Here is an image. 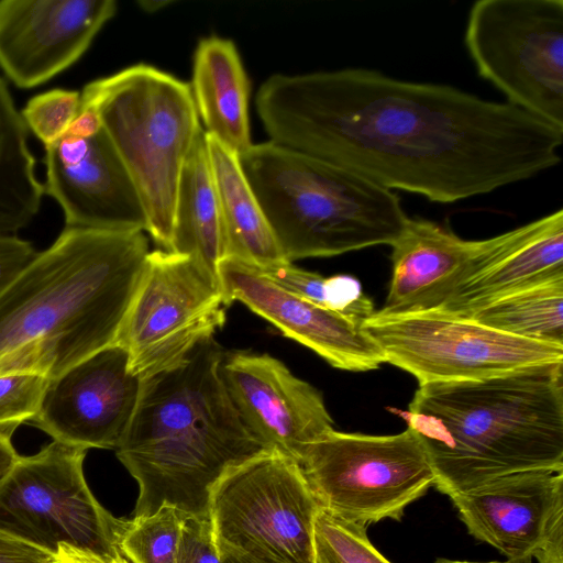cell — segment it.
Here are the masks:
<instances>
[{
	"label": "cell",
	"mask_w": 563,
	"mask_h": 563,
	"mask_svg": "<svg viewBox=\"0 0 563 563\" xmlns=\"http://www.w3.org/2000/svg\"><path fill=\"white\" fill-rule=\"evenodd\" d=\"M0 563H59L57 554L0 530Z\"/></svg>",
	"instance_id": "33"
},
{
	"label": "cell",
	"mask_w": 563,
	"mask_h": 563,
	"mask_svg": "<svg viewBox=\"0 0 563 563\" xmlns=\"http://www.w3.org/2000/svg\"><path fill=\"white\" fill-rule=\"evenodd\" d=\"M142 378L119 344L108 345L49 379L30 424L68 445L118 446L136 407Z\"/></svg>",
	"instance_id": "13"
},
{
	"label": "cell",
	"mask_w": 563,
	"mask_h": 563,
	"mask_svg": "<svg viewBox=\"0 0 563 563\" xmlns=\"http://www.w3.org/2000/svg\"><path fill=\"white\" fill-rule=\"evenodd\" d=\"M205 139L224 229L225 258L256 269L290 263L280 250L239 155L206 132Z\"/></svg>",
	"instance_id": "22"
},
{
	"label": "cell",
	"mask_w": 563,
	"mask_h": 563,
	"mask_svg": "<svg viewBox=\"0 0 563 563\" xmlns=\"http://www.w3.org/2000/svg\"><path fill=\"white\" fill-rule=\"evenodd\" d=\"M299 464L321 511L367 527L400 520L405 509L434 485V473L417 435L339 432L309 445Z\"/></svg>",
	"instance_id": "8"
},
{
	"label": "cell",
	"mask_w": 563,
	"mask_h": 563,
	"mask_svg": "<svg viewBox=\"0 0 563 563\" xmlns=\"http://www.w3.org/2000/svg\"><path fill=\"white\" fill-rule=\"evenodd\" d=\"M316 563H390L369 541L366 527L319 511L313 531Z\"/></svg>",
	"instance_id": "28"
},
{
	"label": "cell",
	"mask_w": 563,
	"mask_h": 563,
	"mask_svg": "<svg viewBox=\"0 0 563 563\" xmlns=\"http://www.w3.org/2000/svg\"><path fill=\"white\" fill-rule=\"evenodd\" d=\"M169 252L196 257L218 278L219 265L227 257L224 229L205 132L192 146L180 174Z\"/></svg>",
	"instance_id": "23"
},
{
	"label": "cell",
	"mask_w": 563,
	"mask_h": 563,
	"mask_svg": "<svg viewBox=\"0 0 563 563\" xmlns=\"http://www.w3.org/2000/svg\"><path fill=\"white\" fill-rule=\"evenodd\" d=\"M189 515L172 505L133 517L120 541L121 553L132 563H176L178 542Z\"/></svg>",
	"instance_id": "27"
},
{
	"label": "cell",
	"mask_w": 563,
	"mask_h": 563,
	"mask_svg": "<svg viewBox=\"0 0 563 563\" xmlns=\"http://www.w3.org/2000/svg\"><path fill=\"white\" fill-rule=\"evenodd\" d=\"M467 318L510 335L563 346V277L498 298Z\"/></svg>",
	"instance_id": "25"
},
{
	"label": "cell",
	"mask_w": 563,
	"mask_h": 563,
	"mask_svg": "<svg viewBox=\"0 0 563 563\" xmlns=\"http://www.w3.org/2000/svg\"><path fill=\"white\" fill-rule=\"evenodd\" d=\"M80 98L98 113L133 181L145 231L162 250L170 251L180 174L205 132L189 84L137 64L90 81Z\"/></svg>",
	"instance_id": "6"
},
{
	"label": "cell",
	"mask_w": 563,
	"mask_h": 563,
	"mask_svg": "<svg viewBox=\"0 0 563 563\" xmlns=\"http://www.w3.org/2000/svg\"><path fill=\"white\" fill-rule=\"evenodd\" d=\"M114 0H1L0 68L31 89L75 64L117 13Z\"/></svg>",
	"instance_id": "14"
},
{
	"label": "cell",
	"mask_w": 563,
	"mask_h": 563,
	"mask_svg": "<svg viewBox=\"0 0 563 563\" xmlns=\"http://www.w3.org/2000/svg\"><path fill=\"white\" fill-rule=\"evenodd\" d=\"M218 273L227 306L242 302L331 366L364 372L385 363L382 350L362 322L290 292L236 260H223Z\"/></svg>",
	"instance_id": "17"
},
{
	"label": "cell",
	"mask_w": 563,
	"mask_h": 563,
	"mask_svg": "<svg viewBox=\"0 0 563 563\" xmlns=\"http://www.w3.org/2000/svg\"><path fill=\"white\" fill-rule=\"evenodd\" d=\"M48 382L30 373L0 375V433L12 438L20 424L35 418Z\"/></svg>",
	"instance_id": "30"
},
{
	"label": "cell",
	"mask_w": 563,
	"mask_h": 563,
	"mask_svg": "<svg viewBox=\"0 0 563 563\" xmlns=\"http://www.w3.org/2000/svg\"><path fill=\"white\" fill-rule=\"evenodd\" d=\"M57 556L59 563H132L122 553L99 555L67 544L59 545Z\"/></svg>",
	"instance_id": "34"
},
{
	"label": "cell",
	"mask_w": 563,
	"mask_h": 563,
	"mask_svg": "<svg viewBox=\"0 0 563 563\" xmlns=\"http://www.w3.org/2000/svg\"><path fill=\"white\" fill-rule=\"evenodd\" d=\"M189 88L205 132L236 155L244 154L253 145L250 81L231 40L211 35L198 42Z\"/></svg>",
	"instance_id": "21"
},
{
	"label": "cell",
	"mask_w": 563,
	"mask_h": 563,
	"mask_svg": "<svg viewBox=\"0 0 563 563\" xmlns=\"http://www.w3.org/2000/svg\"><path fill=\"white\" fill-rule=\"evenodd\" d=\"M102 129L100 118L95 109L80 103V109L66 135L89 137Z\"/></svg>",
	"instance_id": "35"
},
{
	"label": "cell",
	"mask_w": 563,
	"mask_h": 563,
	"mask_svg": "<svg viewBox=\"0 0 563 563\" xmlns=\"http://www.w3.org/2000/svg\"><path fill=\"white\" fill-rule=\"evenodd\" d=\"M391 279L384 306L377 312L404 314L439 310L452 295L474 251L476 241L422 218H408L391 243Z\"/></svg>",
	"instance_id": "20"
},
{
	"label": "cell",
	"mask_w": 563,
	"mask_h": 563,
	"mask_svg": "<svg viewBox=\"0 0 563 563\" xmlns=\"http://www.w3.org/2000/svg\"><path fill=\"white\" fill-rule=\"evenodd\" d=\"M220 280L196 257L150 252L115 344L141 378L181 363L225 323Z\"/></svg>",
	"instance_id": "11"
},
{
	"label": "cell",
	"mask_w": 563,
	"mask_h": 563,
	"mask_svg": "<svg viewBox=\"0 0 563 563\" xmlns=\"http://www.w3.org/2000/svg\"><path fill=\"white\" fill-rule=\"evenodd\" d=\"M464 42L508 103L563 129L562 0H478Z\"/></svg>",
	"instance_id": "9"
},
{
	"label": "cell",
	"mask_w": 563,
	"mask_h": 563,
	"mask_svg": "<svg viewBox=\"0 0 563 563\" xmlns=\"http://www.w3.org/2000/svg\"><path fill=\"white\" fill-rule=\"evenodd\" d=\"M80 103L79 91L56 88L32 97L21 110V115L27 131L45 147L66 135Z\"/></svg>",
	"instance_id": "29"
},
{
	"label": "cell",
	"mask_w": 563,
	"mask_h": 563,
	"mask_svg": "<svg viewBox=\"0 0 563 563\" xmlns=\"http://www.w3.org/2000/svg\"><path fill=\"white\" fill-rule=\"evenodd\" d=\"M20 455L14 450L11 437L0 433V486L15 465Z\"/></svg>",
	"instance_id": "36"
},
{
	"label": "cell",
	"mask_w": 563,
	"mask_h": 563,
	"mask_svg": "<svg viewBox=\"0 0 563 563\" xmlns=\"http://www.w3.org/2000/svg\"><path fill=\"white\" fill-rule=\"evenodd\" d=\"M220 376L247 428L298 463L309 445L333 430L322 394L268 354H224Z\"/></svg>",
	"instance_id": "15"
},
{
	"label": "cell",
	"mask_w": 563,
	"mask_h": 563,
	"mask_svg": "<svg viewBox=\"0 0 563 563\" xmlns=\"http://www.w3.org/2000/svg\"><path fill=\"white\" fill-rule=\"evenodd\" d=\"M405 418L449 497L508 474L563 472V363L419 385Z\"/></svg>",
	"instance_id": "4"
},
{
	"label": "cell",
	"mask_w": 563,
	"mask_h": 563,
	"mask_svg": "<svg viewBox=\"0 0 563 563\" xmlns=\"http://www.w3.org/2000/svg\"><path fill=\"white\" fill-rule=\"evenodd\" d=\"M148 253L141 230L65 227L0 295V375L53 379L113 344Z\"/></svg>",
	"instance_id": "2"
},
{
	"label": "cell",
	"mask_w": 563,
	"mask_h": 563,
	"mask_svg": "<svg viewBox=\"0 0 563 563\" xmlns=\"http://www.w3.org/2000/svg\"><path fill=\"white\" fill-rule=\"evenodd\" d=\"M255 104L271 142L432 202L489 194L562 161V128L508 102L372 69L275 74Z\"/></svg>",
	"instance_id": "1"
},
{
	"label": "cell",
	"mask_w": 563,
	"mask_h": 563,
	"mask_svg": "<svg viewBox=\"0 0 563 563\" xmlns=\"http://www.w3.org/2000/svg\"><path fill=\"white\" fill-rule=\"evenodd\" d=\"M362 327L382 350L385 363L408 372L419 385L484 379L563 363V346L510 335L440 310L375 311Z\"/></svg>",
	"instance_id": "12"
},
{
	"label": "cell",
	"mask_w": 563,
	"mask_h": 563,
	"mask_svg": "<svg viewBox=\"0 0 563 563\" xmlns=\"http://www.w3.org/2000/svg\"><path fill=\"white\" fill-rule=\"evenodd\" d=\"M45 165L44 192L62 208L66 227L145 231L139 194L103 129L45 146Z\"/></svg>",
	"instance_id": "16"
},
{
	"label": "cell",
	"mask_w": 563,
	"mask_h": 563,
	"mask_svg": "<svg viewBox=\"0 0 563 563\" xmlns=\"http://www.w3.org/2000/svg\"><path fill=\"white\" fill-rule=\"evenodd\" d=\"M140 8L147 13H155L165 7L172 4L168 0H143L137 2Z\"/></svg>",
	"instance_id": "38"
},
{
	"label": "cell",
	"mask_w": 563,
	"mask_h": 563,
	"mask_svg": "<svg viewBox=\"0 0 563 563\" xmlns=\"http://www.w3.org/2000/svg\"><path fill=\"white\" fill-rule=\"evenodd\" d=\"M27 129L0 77V233L16 234L37 214L44 186L35 173Z\"/></svg>",
	"instance_id": "24"
},
{
	"label": "cell",
	"mask_w": 563,
	"mask_h": 563,
	"mask_svg": "<svg viewBox=\"0 0 563 563\" xmlns=\"http://www.w3.org/2000/svg\"><path fill=\"white\" fill-rule=\"evenodd\" d=\"M257 271L282 288L362 323L375 312L373 300L353 276L323 277L292 263Z\"/></svg>",
	"instance_id": "26"
},
{
	"label": "cell",
	"mask_w": 563,
	"mask_h": 563,
	"mask_svg": "<svg viewBox=\"0 0 563 563\" xmlns=\"http://www.w3.org/2000/svg\"><path fill=\"white\" fill-rule=\"evenodd\" d=\"M239 158L290 263L391 245L409 218L393 190L271 141Z\"/></svg>",
	"instance_id": "5"
},
{
	"label": "cell",
	"mask_w": 563,
	"mask_h": 563,
	"mask_svg": "<svg viewBox=\"0 0 563 563\" xmlns=\"http://www.w3.org/2000/svg\"><path fill=\"white\" fill-rule=\"evenodd\" d=\"M86 452L53 440L20 456L0 486V530L54 554L62 544L121 553L129 520L114 517L91 493L82 470Z\"/></svg>",
	"instance_id": "10"
},
{
	"label": "cell",
	"mask_w": 563,
	"mask_h": 563,
	"mask_svg": "<svg viewBox=\"0 0 563 563\" xmlns=\"http://www.w3.org/2000/svg\"><path fill=\"white\" fill-rule=\"evenodd\" d=\"M319 511L300 464L276 449L229 468L209 498L219 552L276 563H316Z\"/></svg>",
	"instance_id": "7"
},
{
	"label": "cell",
	"mask_w": 563,
	"mask_h": 563,
	"mask_svg": "<svg viewBox=\"0 0 563 563\" xmlns=\"http://www.w3.org/2000/svg\"><path fill=\"white\" fill-rule=\"evenodd\" d=\"M176 563H221L210 516L189 515L185 519Z\"/></svg>",
	"instance_id": "31"
},
{
	"label": "cell",
	"mask_w": 563,
	"mask_h": 563,
	"mask_svg": "<svg viewBox=\"0 0 563 563\" xmlns=\"http://www.w3.org/2000/svg\"><path fill=\"white\" fill-rule=\"evenodd\" d=\"M563 277V210L477 240L475 251L440 311L470 317L512 292Z\"/></svg>",
	"instance_id": "19"
},
{
	"label": "cell",
	"mask_w": 563,
	"mask_h": 563,
	"mask_svg": "<svg viewBox=\"0 0 563 563\" xmlns=\"http://www.w3.org/2000/svg\"><path fill=\"white\" fill-rule=\"evenodd\" d=\"M450 499L471 536L499 551L506 563H530L563 521V472L508 474Z\"/></svg>",
	"instance_id": "18"
},
{
	"label": "cell",
	"mask_w": 563,
	"mask_h": 563,
	"mask_svg": "<svg viewBox=\"0 0 563 563\" xmlns=\"http://www.w3.org/2000/svg\"><path fill=\"white\" fill-rule=\"evenodd\" d=\"M223 356L211 336L178 365L142 378L136 407L115 448L139 485L133 517L163 505L209 516L217 481L269 449L232 404L220 376Z\"/></svg>",
	"instance_id": "3"
},
{
	"label": "cell",
	"mask_w": 563,
	"mask_h": 563,
	"mask_svg": "<svg viewBox=\"0 0 563 563\" xmlns=\"http://www.w3.org/2000/svg\"><path fill=\"white\" fill-rule=\"evenodd\" d=\"M437 563H503L498 561H492V562H471V561H459V560H448V559H440L437 561Z\"/></svg>",
	"instance_id": "39"
},
{
	"label": "cell",
	"mask_w": 563,
	"mask_h": 563,
	"mask_svg": "<svg viewBox=\"0 0 563 563\" xmlns=\"http://www.w3.org/2000/svg\"><path fill=\"white\" fill-rule=\"evenodd\" d=\"M221 563H276L269 560L253 558L247 554L221 551Z\"/></svg>",
	"instance_id": "37"
},
{
	"label": "cell",
	"mask_w": 563,
	"mask_h": 563,
	"mask_svg": "<svg viewBox=\"0 0 563 563\" xmlns=\"http://www.w3.org/2000/svg\"><path fill=\"white\" fill-rule=\"evenodd\" d=\"M37 252L16 234L0 233V295L33 261Z\"/></svg>",
	"instance_id": "32"
}]
</instances>
